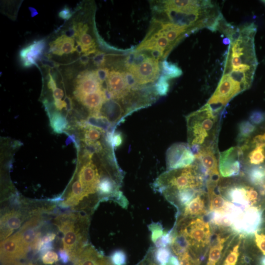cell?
Segmentation results:
<instances>
[{
  "label": "cell",
  "mask_w": 265,
  "mask_h": 265,
  "mask_svg": "<svg viewBox=\"0 0 265 265\" xmlns=\"http://www.w3.org/2000/svg\"><path fill=\"white\" fill-rule=\"evenodd\" d=\"M54 224L63 234V249L73 262L87 244L89 215L73 212L57 215Z\"/></svg>",
  "instance_id": "obj_1"
},
{
  "label": "cell",
  "mask_w": 265,
  "mask_h": 265,
  "mask_svg": "<svg viewBox=\"0 0 265 265\" xmlns=\"http://www.w3.org/2000/svg\"><path fill=\"white\" fill-rule=\"evenodd\" d=\"M188 145L194 156L200 148L215 145L217 114L208 104L186 117Z\"/></svg>",
  "instance_id": "obj_2"
},
{
  "label": "cell",
  "mask_w": 265,
  "mask_h": 265,
  "mask_svg": "<svg viewBox=\"0 0 265 265\" xmlns=\"http://www.w3.org/2000/svg\"><path fill=\"white\" fill-rule=\"evenodd\" d=\"M207 178L198 164L186 167L168 170L159 175L152 185L156 191L164 196L186 189H201Z\"/></svg>",
  "instance_id": "obj_3"
},
{
  "label": "cell",
  "mask_w": 265,
  "mask_h": 265,
  "mask_svg": "<svg viewBox=\"0 0 265 265\" xmlns=\"http://www.w3.org/2000/svg\"><path fill=\"white\" fill-rule=\"evenodd\" d=\"M48 208L22 203L21 206L18 205L16 207L5 208L0 216V240H4L10 237L15 231L20 229L23 223L28 218L47 212Z\"/></svg>",
  "instance_id": "obj_4"
},
{
  "label": "cell",
  "mask_w": 265,
  "mask_h": 265,
  "mask_svg": "<svg viewBox=\"0 0 265 265\" xmlns=\"http://www.w3.org/2000/svg\"><path fill=\"white\" fill-rule=\"evenodd\" d=\"M134 57L133 60L128 58L126 70L134 77L140 88L159 80L160 69L158 60L142 53H136Z\"/></svg>",
  "instance_id": "obj_5"
},
{
  "label": "cell",
  "mask_w": 265,
  "mask_h": 265,
  "mask_svg": "<svg viewBox=\"0 0 265 265\" xmlns=\"http://www.w3.org/2000/svg\"><path fill=\"white\" fill-rule=\"evenodd\" d=\"M29 249L23 242L18 232L1 241L0 262L2 265H17L26 258Z\"/></svg>",
  "instance_id": "obj_6"
},
{
  "label": "cell",
  "mask_w": 265,
  "mask_h": 265,
  "mask_svg": "<svg viewBox=\"0 0 265 265\" xmlns=\"http://www.w3.org/2000/svg\"><path fill=\"white\" fill-rule=\"evenodd\" d=\"M180 231L188 238L190 244L189 249L203 248L210 242L211 238L210 225L202 217L192 219L185 224Z\"/></svg>",
  "instance_id": "obj_7"
},
{
  "label": "cell",
  "mask_w": 265,
  "mask_h": 265,
  "mask_svg": "<svg viewBox=\"0 0 265 265\" xmlns=\"http://www.w3.org/2000/svg\"><path fill=\"white\" fill-rule=\"evenodd\" d=\"M243 153L239 146H236L219 153L218 169L221 176L230 177L239 175Z\"/></svg>",
  "instance_id": "obj_8"
},
{
  "label": "cell",
  "mask_w": 265,
  "mask_h": 265,
  "mask_svg": "<svg viewBox=\"0 0 265 265\" xmlns=\"http://www.w3.org/2000/svg\"><path fill=\"white\" fill-rule=\"evenodd\" d=\"M168 170L183 168L191 165L195 157L188 144L179 143L172 145L166 156Z\"/></svg>",
  "instance_id": "obj_9"
},
{
  "label": "cell",
  "mask_w": 265,
  "mask_h": 265,
  "mask_svg": "<svg viewBox=\"0 0 265 265\" xmlns=\"http://www.w3.org/2000/svg\"><path fill=\"white\" fill-rule=\"evenodd\" d=\"M214 146L210 145L201 147L195 157L196 161L206 178L208 179L209 177V179L218 181L219 175Z\"/></svg>",
  "instance_id": "obj_10"
},
{
  "label": "cell",
  "mask_w": 265,
  "mask_h": 265,
  "mask_svg": "<svg viewBox=\"0 0 265 265\" xmlns=\"http://www.w3.org/2000/svg\"><path fill=\"white\" fill-rule=\"evenodd\" d=\"M262 221V213L257 207L250 206L246 208L234 220L233 228L237 232L250 234L255 233Z\"/></svg>",
  "instance_id": "obj_11"
},
{
  "label": "cell",
  "mask_w": 265,
  "mask_h": 265,
  "mask_svg": "<svg viewBox=\"0 0 265 265\" xmlns=\"http://www.w3.org/2000/svg\"><path fill=\"white\" fill-rule=\"evenodd\" d=\"M102 84L96 76L95 71H84L77 77L74 94L79 99L84 95L102 90Z\"/></svg>",
  "instance_id": "obj_12"
},
{
  "label": "cell",
  "mask_w": 265,
  "mask_h": 265,
  "mask_svg": "<svg viewBox=\"0 0 265 265\" xmlns=\"http://www.w3.org/2000/svg\"><path fill=\"white\" fill-rule=\"evenodd\" d=\"M74 265H113L109 258L87 243L74 262Z\"/></svg>",
  "instance_id": "obj_13"
},
{
  "label": "cell",
  "mask_w": 265,
  "mask_h": 265,
  "mask_svg": "<svg viewBox=\"0 0 265 265\" xmlns=\"http://www.w3.org/2000/svg\"><path fill=\"white\" fill-rule=\"evenodd\" d=\"M45 47V41L40 40L34 41L22 49L20 52V57L25 67L33 65L42 53Z\"/></svg>",
  "instance_id": "obj_14"
},
{
  "label": "cell",
  "mask_w": 265,
  "mask_h": 265,
  "mask_svg": "<svg viewBox=\"0 0 265 265\" xmlns=\"http://www.w3.org/2000/svg\"><path fill=\"white\" fill-rule=\"evenodd\" d=\"M50 50L53 53L58 55L77 51L76 48L74 47V40L66 35H62L53 41L51 44Z\"/></svg>",
  "instance_id": "obj_15"
},
{
  "label": "cell",
  "mask_w": 265,
  "mask_h": 265,
  "mask_svg": "<svg viewBox=\"0 0 265 265\" xmlns=\"http://www.w3.org/2000/svg\"><path fill=\"white\" fill-rule=\"evenodd\" d=\"M203 194L200 192L184 208L185 218L194 217L206 213L205 205Z\"/></svg>",
  "instance_id": "obj_16"
},
{
  "label": "cell",
  "mask_w": 265,
  "mask_h": 265,
  "mask_svg": "<svg viewBox=\"0 0 265 265\" xmlns=\"http://www.w3.org/2000/svg\"><path fill=\"white\" fill-rule=\"evenodd\" d=\"M174 235L170 245L173 252L177 256L187 251L190 248V244L187 237L181 231L176 232L173 228Z\"/></svg>",
  "instance_id": "obj_17"
},
{
  "label": "cell",
  "mask_w": 265,
  "mask_h": 265,
  "mask_svg": "<svg viewBox=\"0 0 265 265\" xmlns=\"http://www.w3.org/2000/svg\"><path fill=\"white\" fill-rule=\"evenodd\" d=\"M246 174L252 184L261 186L265 184V164L251 166L247 170Z\"/></svg>",
  "instance_id": "obj_18"
},
{
  "label": "cell",
  "mask_w": 265,
  "mask_h": 265,
  "mask_svg": "<svg viewBox=\"0 0 265 265\" xmlns=\"http://www.w3.org/2000/svg\"><path fill=\"white\" fill-rule=\"evenodd\" d=\"M226 238L218 236L216 242L210 248L207 265H216L221 258Z\"/></svg>",
  "instance_id": "obj_19"
},
{
  "label": "cell",
  "mask_w": 265,
  "mask_h": 265,
  "mask_svg": "<svg viewBox=\"0 0 265 265\" xmlns=\"http://www.w3.org/2000/svg\"><path fill=\"white\" fill-rule=\"evenodd\" d=\"M238 140L244 144L249 142L251 136L255 132L257 128L248 121H241L238 125Z\"/></svg>",
  "instance_id": "obj_20"
},
{
  "label": "cell",
  "mask_w": 265,
  "mask_h": 265,
  "mask_svg": "<svg viewBox=\"0 0 265 265\" xmlns=\"http://www.w3.org/2000/svg\"><path fill=\"white\" fill-rule=\"evenodd\" d=\"M251 150L247 154L246 160L251 166L260 165L265 161V147H250Z\"/></svg>",
  "instance_id": "obj_21"
},
{
  "label": "cell",
  "mask_w": 265,
  "mask_h": 265,
  "mask_svg": "<svg viewBox=\"0 0 265 265\" xmlns=\"http://www.w3.org/2000/svg\"><path fill=\"white\" fill-rule=\"evenodd\" d=\"M161 68L162 75L168 80L179 77L183 74L182 70L176 64L166 60L161 63Z\"/></svg>",
  "instance_id": "obj_22"
},
{
  "label": "cell",
  "mask_w": 265,
  "mask_h": 265,
  "mask_svg": "<svg viewBox=\"0 0 265 265\" xmlns=\"http://www.w3.org/2000/svg\"><path fill=\"white\" fill-rule=\"evenodd\" d=\"M153 255L155 261L160 265L165 264L171 255V251L168 247L153 248Z\"/></svg>",
  "instance_id": "obj_23"
},
{
  "label": "cell",
  "mask_w": 265,
  "mask_h": 265,
  "mask_svg": "<svg viewBox=\"0 0 265 265\" xmlns=\"http://www.w3.org/2000/svg\"><path fill=\"white\" fill-rule=\"evenodd\" d=\"M51 125L53 131L57 133L61 132L66 127V119L59 113H54L51 118Z\"/></svg>",
  "instance_id": "obj_24"
},
{
  "label": "cell",
  "mask_w": 265,
  "mask_h": 265,
  "mask_svg": "<svg viewBox=\"0 0 265 265\" xmlns=\"http://www.w3.org/2000/svg\"><path fill=\"white\" fill-rule=\"evenodd\" d=\"M148 228L151 232V239L155 244L164 234L163 228L160 223L152 222L148 225Z\"/></svg>",
  "instance_id": "obj_25"
},
{
  "label": "cell",
  "mask_w": 265,
  "mask_h": 265,
  "mask_svg": "<svg viewBox=\"0 0 265 265\" xmlns=\"http://www.w3.org/2000/svg\"><path fill=\"white\" fill-rule=\"evenodd\" d=\"M113 265H125L127 262L126 253L122 250L114 251L109 257Z\"/></svg>",
  "instance_id": "obj_26"
},
{
  "label": "cell",
  "mask_w": 265,
  "mask_h": 265,
  "mask_svg": "<svg viewBox=\"0 0 265 265\" xmlns=\"http://www.w3.org/2000/svg\"><path fill=\"white\" fill-rule=\"evenodd\" d=\"M239 243L236 244L230 251L228 254L225 258L223 265H236L239 256V248L240 245Z\"/></svg>",
  "instance_id": "obj_27"
},
{
  "label": "cell",
  "mask_w": 265,
  "mask_h": 265,
  "mask_svg": "<svg viewBox=\"0 0 265 265\" xmlns=\"http://www.w3.org/2000/svg\"><path fill=\"white\" fill-rule=\"evenodd\" d=\"M168 79L162 75L159 78L155 85V92L159 96H164L167 94L169 87Z\"/></svg>",
  "instance_id": "obj_28"
},
{
  "label": "cell",
  "mask_w": 265,
  "mask_h": 265,
  "mask_svg": "<svg viewBox=\"0 0 265 265\" xmlns=\"http://www.w3.org/2000/svg\"><path fill=\"white\" fill-rule=\"evenodd\" d=\"M41 260L45 265H52L58 261V255L53 251L49 250L41 256Z\"/></svg>",
  "instance_id": "obj_29"
},
{
  "label": "cell",
  "mask_w": 265,
  "mask_h": 265,
  "mask_svg": "<svg viewBox=\"0 0 265 265\" xmlns=\"http://www.w3.org/2000/svg\"><path fill=\"white\" fill-rule=\"evenodd\" d=\"M249 120L252 124L261 125L265 121V114L259 111H254L251 113Z\"/></svg>",
  "instance_id": "obj_30"
},
{
  "label": "cell",
  "mask_w": 265,
  "mask_h": 265,
  "mask_svg": "<svg viewBox=\"0 0 265 265\" xmlns=\"http://www.w3.org/2000/svg\"><path fill=\"white\" fill-rule=\"evenodd\" d=\"M252 147L263 146L265 147V128L264 132L255 135L250 142Z\"/></svg>",
  "instance_id": "obj_31"
},
{
  "label": "cell",
  "mask_w": 265,
  "mask_h": 265,
  "mask_svg": "<svg viewBox=\"0 0 265 265\" xmlns=\"http://www.w3.org/2000/svg\"><path fill=\"white\" fill-rule=\"evenodd\" d=\"M256 244L262 254L265 256V235L255 232Z\"/></svg>",
  "instance_id": "obj_32"
},
{
  "label": "cell",
  "mask_w": 265,
  "mask_h": 265,
  "mask_svg": "<svg viewBox=\"0 0 265 265\" xmlns=\"http://www.w3.org/2000/svg\"><path fill=\"white\" fill-rule=\"evenodd\" d=\"M247 197L250 205L252 206L255 204L258 200V193L253 187L248 186Z\"/></svg>",
  "instance_id": "obj_33"
},
{
  "label": "cell",
  "mask_w": 265,
  "mask_h": 265,
  "mask_svg": "<svg viewBox=\"0 0 265 265\" xmlns=\"http://www.w3.org/2000/svg\"><path fill=\"white\" fill-rule=\"evenodd\" d=\"M95 73L98 79L102 83L107 80L109 74L108 69L104 67L95 70Z\"/></svg>",
  "instance_id": "obj_34"
},
{
  "label": "cell",
  "mask_w": 265,
  "mask_h": 265,
  "mask_svg": "<svg viewBox=\"0 0 265 265\" xmlns=\"http://www.w3.org/2000/svg\"><path fill=\"white\" fill-rule=\"evenodd\" d=\"M93 61L95 65L103 67L106 61L105 54L103 53L97 52L93 57Z\"/></svg>",
  "instance_id": "obj_35"
},
{
  "label": "cell",
  "mask_w": 265,
  "mask_h": 265,
  "mask_svg": "<svg viewBox=\"0 0 265 265\" xmlns=\"http://www.w3.org/2000/svg\"><path fill=\"white\" fill-rule=\"evenodd\" d=\"M58 254L62 263L66 264L70 261L69 256L64 249H59Z\"/></svg>",
  "instance_id": "obj_36"
},
{
  "label": "cell",
  "mask_w": 265,
  "mask_h": 265,
  "mask_svg": "<svg viewBox=\"0 0 265 265\" xmlns=\"http://www.w3.org/2000/svg\"><path fill=\"white\" fill-rule=\"evenodd\" d=\"M72 16L70 10L67 7H64L59 13V16L65 20L69 19Z\"/></svg>",
  "instance_id": "obj_37"
},
{
  "label": "cell",
  "mask_w": 265,
  "mask_h": 265,
  "mask_svg": "<svg viewBox=\"0 0 265 265\" xmlns=\"http://www.w3.org/2000/svg\"><path fill=\"white\" fill-rule=\"evenodd\" d=\"M112 144L114 147H117L120 145L122 142V138L120 133H114L112 136Z\"/></svg>",
  "instance_id": "obj_38"
},
{
  "label": "cell",
  "mask_w": 265,
  "mask_h": 265,
  "mask_svg": "<svg viewBox=\"0 0 265 265\" xmlns=\"http://www.w3.org/2000/svg\"><path fill=\"white\" fill-rule=\"evenodd\" d=\"M63 96V91L60 88H57L53 91V97L54 100H61Z\"/></svg>",
  "instance_id": "obj_39"
},
{
  "label": "cell",
  "mask_w": 265,
  "mask_h": 265,
  "mask_svg": "<svg viewBox=\"0 0 265 265\" xmlns=\"http://www.w3.org/2000/svg\"><path fill=\"white\" fill-rule=\"evenodd\" d=\"M163 265H180V262L175 256L171 255L168 261Z\"/></svg>",
  "instance_id": "obj_40"
},
{
  "label": "cell",
  "mask_w": 265,
  "mask_h": 265,
  "mask_svg": "<svg viewBox=\"0 0 265 265\" xmlns=\"http://www.w3.org/2000/svg\"><path fill=\"white\" fill-rule=\"evenodd\" d=\"M49 76L50 79L48 82V87L49 89H51L53 91L55 89L57 88L56 84L52 76L50 74H49Z\"/></svg>",
  "instance_id": "obj_41"
},
{
  "label": "cell",
  "mask_w": 265,
  "mask_h": 265,
  "mask_svg": "<svg viewBox=\"0 0 265 265\" xmlns=\"http://www.w3.org/2000/svg\"><path fill=\"white\" fill-rule=\"evenodd\" d=\"M54 105L57 109L61 110L67 106V104L65 101L61 100H54Z\"/></svg>",
  "instance_id": "obj_42"
},
{
  "label": "cell",
  "mask_w": 265,
  "mask_h": 265,
  "mask_svg": "<svg viewBox=\"0 0 265 265\" xmlns=\"http://www.w3.org/2000/svg\"><path fill=\"white\" fill-rule=\"evenodd\" d=\"M87 55L84 54L80 58V60L82 64H86L88 62V59L87 57Z\"/></svg>",
  "instance_id": "obj_43"
},
{
  "label": "cell",
  "mask_w": 265,
  "mask_h": 265,
  "mask_svg": "<svg viewBox=\"0 0 265 265\" xmlns=\"http://www.w3.org/2000/svg\"><path fill=\"white\" fill-rule=\"evenodd\" d=\"M260 265H265V256L263 257L260 260Z\"/></svg>",
  "instance_id": "obj_44"
},
{
  "label": "cell",
  "mask_w": 265,
  "mask_h": 265,
  "mask_svg": "<svg viewBox=\"0 0 265 265\" xmlns=\"http://www.w3.org/2000/svg\"><path fill=\"white\" fill-rule=\"evenodd\" d=\"M17 265H35L33 264L31 262H29V263H20L17 264Z\"/></svg>",
  "instance_id": "obj_45"
},
{
  "label": "cell",
  "mask_w": 265,
  "mask_h": 265,
  "mask_svg": "<svg viewBox=\"0 0 265 265\" xmlns=\"http://www.w3.org/2000/svg\"><path fill=\"white\" fill-rule=\"evenodd\" d=\"M262 192L263 194H265V184L263 186V189Z\"/></svg>",
  "instance_id": "obj_46"
},
{
  "label": "cell",
  "mask_w": 265,
  "mask_h": 265,
  "mask_svg": "<svg viewBox=\"0 0 265 265\" xmlns=\"http://www.w3.org/2000/svg\"><path fill=\"white\" fill-rule=\"evenodd\" d=\"M137 265H144V264L143 262V261H142L141 262H140L138 264H137Z\"/></svg>",
  "instance_id": "obj_47"
},
{
  "label": "cell",
  "mask_w": 265,
  "mask_h": 265,
  "mask_svg": "<svg viewBox=\"0 0 265 265\" xmlns=\"http://www.w3.org/2000/svg\"><path fill=\"white\" fill-rule=\"evenodd\" d=\"M262 1L265 4V0H263Z\"/></svg>",
  "instance_id": "obj_48"
}]
</instances>
